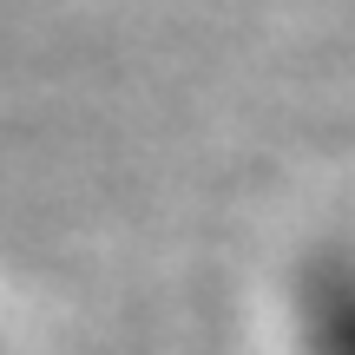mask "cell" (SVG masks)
<instances>
[{
	"label": "cell",
	"instance_id": "cell-1",
	"mask_svg": "<svg viewBox=\"0 0 355 355\" xmlns=\"http://www.w3.org/2000/svg\"><path fill=\"white\" fill-rule=\"evenodd\" d=\"M296 355H355V243H322L290 290Z\"/></svg>",
	"mask_w": 355,
	"mask_h": 355
},
{
	"label": "cell",
	"instance_id": "cell-2",
	"mask_svg": "<svg viewBox=\"0 0 355 355\" xmlns=\"http://www.w3.org/2000/svg\"><path fill=\"white\" fill-rule=\"evenodd\" d=\"M0 355H7V343H0Z\"/></svg>",
	"mask_w": 355,
	"mask_h": 355
}]
</instances>
